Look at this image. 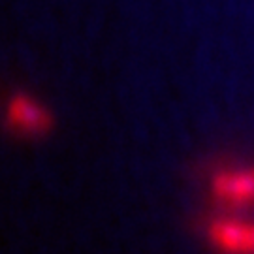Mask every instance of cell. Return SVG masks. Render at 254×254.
<instances>
[{
  "instance_id": "obj_1",
  "label": "cell",
  "mask_w": 254,
  "mask_h": 254,
  "mask_svg": "<svg viewBox=\"0 0 254 254\" xmlns=\"http://www.w3.org/2000/svg\"><path fill=\"white\" fill-rule=\"evenodd\" d=\"M213 247L224 254H254V224L217 220L209 228Z\"/></svg>"
},
{
  "instance_id": "obj_2",
  "label": "cell",
  "mask_w": 254,
  "mask_h": 254,
  "mask_svg": "<svg viewBox=\"0 0 254 254\" xmlns=\"http://www.w3.org/2000/svg\"><path fill=\"white\" fill-rule=\"evenodd\" d=\"M213 192L228 205L254 203V168L217 175L213 179Z\"/></svg>"
},
{
  "instance_id": "obj_3",
  "label": "cell",
  "mask_w": 254,
  "mask_h": 254,
  "mask_svg": "<svg viewBox=\"0 0 254 254\" xmlns=\"http://www.w3.org/2000/svg\"><path fill=\"white\" fill-rule=\"evenodd\" d=\"M8 119L11 127L28 132V134L46 132L47 128L51 127V117L46 109L38 102H34L28 96H23V94H17L11 98L8 106Z\"/></svg>"
}]
</instances>
